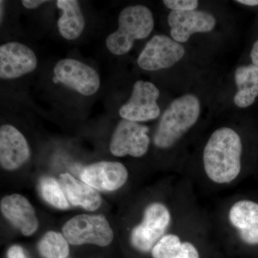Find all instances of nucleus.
Returning <instances> with one entry per match:
<instances>
[{"instance_id": "f257e3e1", "label": "nucleus", "mask_w": 258, "mask_h": 258, "mask_svg": "<svg viewBox=\"0 0 258 258\" xmlns=\"http://www.w3.org/2000/svg\"><path fill=\"white\" fill-rule=\"evenodd\" d=\"M242 145L240 136L233 129H217L209 139L203 153L207 175L217 184L235 180L241 170Z\"/></svg>"}, {"instance_id": "f03ea898", "label": "nucleus", "mask_w": 258, "mask_h": 258, "mask_svg": "<svg viewBox=\"0 0 258 258\" xmlns=\"http://www.w3.org/2000/svg\"><path fill=\"white\" fill-rule=\"evenodd\" d=\"M200 101L195 95L186 94L176 98L161 116L154 143L159 149L172 147L198 121Z\"/></svg>"}, {"instance_id": "7ed1b4c3", "label": "nucleus", "mask_w": 258, "mask_h": 258, "mask_svg": "<svg viewBox=\"0 0 258 258\" xmlns=\"http://www.w3.org/2000/svg\"><path fill=\"white\" fill-rule=\"evenodd\" d=\"M154 26L150 9L144 5L127 7L118 17V30L106 38L107 48L116 55L128 52L134 41L149 36Z\"/></svg>"}, {"instance_id": "20e7f679", "label": "nucleus", "mask_w": 258, "mask_h": 258, "mask_svg": "<svg viewBox=\"0 0 258 258\" xmlns=\"http://www.w3.org/2000/svg\"><path fill=\"white\" fill-rule=\"evenodd\" d=\"M62 235L74 245L93 244L105 247L113 239V232L103 215H80L64 224Z\"/></svg>"}, {"instance_id": "39448f33", "label": "nucleus", "mask_w": 258, "mask_h": 258, "mask_svg": "<svg viewBox=\"0 0 258 258\" xmlns=\"http://www.w3.org/2000/svg\"><path fill=\"white\" fill-rule=\"evenodd\" d=\"M171 222L169 210L161 203H153L144 212L143 221L134 227L131 241L141 252H149L164 237Z\"/></svg>"}, {"instance_id": "423d86ee", "label": "nucleus", "mask_w": 258, "mask_h": 258, "mask_svg": "<svg viewBox=\"0 0 258 258\" xmlns=\"http://www.w3.org/2000/svg\"><path fill=\"white\" fill-rule=\"evenodd\" d=\"M159 95V89L154 83L137 81L128 101L120 107V116L123 119L137 123L156 119L161 113L157 103Z\"/></svg>"}, {"instance_id": "0eeeda50", "label": "nucleus", "mask_w": 258, "mask_h": 258, "mask_svg": "<svg viewBox=\"0 0 258 258\" xmlns=\"http://www.w3.org/2000/svg\"><path fill=\"white\" fill-rule=\"evenodd\" d=\"M184 53V47L179 42L166 35H155L147 42L137 62L145 71H159L172 67Z\"/></svg>"}, {"instance_id": "6e6552de", "label": "nucleus", "mask_w": 258, "mask_h": 258, "mask_svg": "<svg viewBox=\"0 0 258 258\" xmlns=\"http://www.w3.org/2000/svg\"><path fill=\"white\" fill-rule=\"evenodd\" d=\"M55 82H60L83 96H91L99 89V75L91 66L75 59L58 61L54 68Z\"/></svg>"}, {"instance_id": "1a4fd4ad", "label": "nucleus", "mask_w": 258, "mask_h": 258, "mask_svg": "<svg viewBox=\"0 0 258 258\" xmlns=\"http://www.w3.org/2000/svg\"><path fill=\"white\" fill-rule=\"evenodd\" d=\"M149 128L137 122L123 119L117 125L112 135L110 150L115 157L130 155L141 157L147 153L150 139Z\"/></svg>"}, {"instance_id": "9d476101", "label": "nucleus", "mask_w": 258, "mask_h": 258, "mask_svg": "<svg viewBox=\"0 0 258 258\" xmlns=\"http://www.w3.org/2000/svg\"><path fill=\"white\" fill-rule=\"evenodd\" d=\"M36 55L32 49L20 42H12L0 47V78L18 79L35 71Z\"/></svg>"}, {"instance_id": "9b49d317", "label": "nucleus", "mask_w": 258, "mask_h": 258, "mask_svg": "<svg viewBox=\"0 0 258 258\" xmlns=\"http://www.w3.org/2000/svg\"><path fill=\"white\" fill-rule=\"evenodd\" d=\"M168 23L173 40L183 43L194 34L212 31L216 25V19L210 13L200 10L171 11Z\"/></svg>"}, {"instance_id": "f8f14e48", "label": "nucleus", "mask_w": 258, "mask_h": 258, "mask_svg": "<svg viewBox=\"0 0 258 258\" xmlns=\"http://www.w3.org/2000/svg\"><path fill=\"white\" fill-rule=\"evenodd\" d=\"M128 171L123 164L101 161L87 166L81 173V179L93 189L114 191L128 179Z\"/></svg>"}, {"instance_id": "ddd939ff", "label": "nucleus", "mask_w": 258, "mask_h": 258, "mask_svg": "<svg viewBox=\"0 0 258 258\" xmlns=\"http://www.w3.org/2000/svg\"><path fill=\"white\" fill-rule=\"evenodd\" d=\"M28 142L20 132L10 124L0 128V163L7 170H15L30 158Z\"/></svg>"}, {"instance_id": "4468645a", "label": "nucleus", "mask_w": 258, "mask_h": 258, "mask_svg": "<svg viewBox=\"0 0 258 258\" xmlns=\"http://www.w3.org/2000/svg\"><path fill=\"white\" fill-rule=\"evenodd\" d=\"M1 211L4 216L24 235H32L38 227L35 210L28 199L13 194L2 199Z\"/></svg>"}, {"instance_id": "2eb2a0df", "label": "nucleus", "mask_w": 258, "mask_h": 258, "mask_svg": "<svg viewBox=\"0 0 258 258\" xmlns=\"http://www.w3.org/2000/svg\"><path fill=\"white\" fill-rule=\"evenodd\" d=\"M229 219L245 243L258 244L257 203L249 200L237 202L231 208Z\"/></svg>"}, {"instance_id": "dca6fc26", "label": "nucleus", "mask_w": 258, "mask_h": 258, "mask_svg": "<svg viewBox=\"0 0 258 258\" xmlns=\"http://www.w3.org/2000/svg\"><path fill=\"white\" fill-rule=\"evenodd\" d=\"M60 183L68 201L74 206H80L89 211H94L101 206L99 194L86 183L68 173L60 174Z\"/></svg>"}, {"instance_id": "f3484780", "label": "nucleus", "mask_w": 258, "mask_h": 258, "mask_svg": "<svg viewBox=\"0 0 258 258\" xmlns=\"http://www.w3.org/2000/svg\"><path fill=\"white\" fill-rule=\"evenodd\" d=\"M57 6L62 11V15L57 22L60 35L69 40L79 38L85 28L84 17L79 2L58 0Z\"/></svg>"}, {"instance_id": "a211bd4d", "label": "nucleus", "mask_w": 258, "mask_h": 258, "mask_svg": "<svg viewBox=\"0 0 258 258\" xmlns=\"http://www.w3.org/2000/svg\"><path fill=\"white\" fill-rule=\"evenodd\" d=\"M235 79L237 92L234 102L240 108L253 104L258 96V67L253 64L242 66L235 71Z\"/></svg>"}, {"instance_id": "6ab92c4d", "label": "nucleus", "mask_w": 258, "mask_h": 258, "mask_svg": "<svg viewBox=\"0 0 258 258\" xmlns=\"http://www.w3.org/2000/svg\"><path fill=\"white\" fill-rule=\"evenodd\" d=\"M154 258H200L198 249L193 244L181 242L175 235H164L153 247Z\"/></svg>"}, {"instance_id": "aec40b11", "label": "nucleus", "mask_w": 258, "mask_h": 258, "mask_svg": "<svg viewBox=\"0 0 258 258\" xmlns=\"http://www.w3.org/2000/svg\"><path fill=\"white\" fill-rule=\"evenodd\" d=\"M38 249L45 258H66L69 254V242L62 234L50 231L39 242Z\"/></svg>"}, {"instance_id": "412c9836", "label": "nucleus", "mask_w": 258, "mask_h": 258, "mask_svg": "<svg viewBox=\"0 0 258 258\" xmlns=\"http://www.w3.org/2000/svg\"><path fill=\"white\" fill-rule=\"evenodd\" d=\"M40 192L47 203L60 210L69 208V203L62 187L52 177L42 178L40 182Z\"/></svg>"}, {"instance_id": "4be33fe9", "label": "nucleus", "mask_w": 258, "mask_h": 258, "mask_svg": "<svg viewBox=\"0 0 258 258\" xmlns=\"http://www.w3.org/2000/svg\"><path fill=\"white\" fill-rule=\"evenodd\" d=\"M163 3L171 11H192L199 5L198 0H164Z\"/></svg>"}, {"instance_id": "5701e85b", "label": "nucleus", "mask_w": 258, "mask_h": 258, "mask_svg": "<svg viewBox=\"0 0 258 258\" xmlns=\"http://www.w3.org/2000/svg\"><path fill=\"white\" fill-rule=\"evenodd\" d=\"M8 258H27L23 249L20 246H12L8 252Z\"/></svg>"}, {"instance_id": "b1692460", "label": "nucleus", "mask_w": 258, "mask_h": 258, "mask_svg": "<svg viewBox=\"0 0 258 258\" xmlns=\"http://www.w3.org/2000/svg\"><path fill=\"white\" fill-rule=\"evenodd\" d=\"M47 1L43 0H23L22 4L25 8L29 10L35 9L40 5L47 3Z\"/></svg>"}, {"instance_id": "393cba45", "label": "nucleus", "mask_w": 258, "mask_h": 258, "mask_svg": "<svg viewBox=\"0 0 258 258\" xmlns=\"http://www.w3.org/2000/svg\"><path fill=\"white\" fill-rule=\"evenodd\" d=\"M251 59H252V64L258 67V40L254 42L253 47L250 53Z\"/></svg>"}, {"instance_id": "a878e982", "label": "nucleus", "mask_w": 258, "mask_h": 258, "mask_svg": "<svg viewBox=\"0 0 258 258\" xmlns=\"http://www.w3.org/2000/svg\"><path fill=\"white\" fill-rule=\"evenodd\" d=\"M237 3L240 4L248 5V6H257L258 0H237Z\"/></svg>"}]
</instances>
